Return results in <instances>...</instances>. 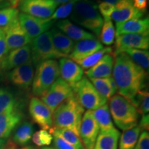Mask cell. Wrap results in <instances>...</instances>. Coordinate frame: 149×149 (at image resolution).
Returning <instances> with one entry per match:
<instances>
[{"label":"cell","instance_id":"obj_16","mask_svg":"<svg viewBox=\"0 0 149 149\" xmlns=\"http://www.w3.org/2000/svg\"><path fill=\"white\" fill-rule=\"evenodd\" d=\"M59 75L72 88L82 79L84 70L77 63L68 57H63L59 60Z\"/></svg>","mask_w":149,"mask_h":149},{"label":"cell","instance_id":"obj_36","mask_svg":"<svg viewBox=\"0 0 149 149\" xmlns=\"http://www.w3.org/2000/svg\"><path fill=\"white\" fill-rule=\"evenodd\" d=\"M77 0H70L66 3H64L59 7L58 8L56 9L53 14L50 17V19L55 21L56 19H64L66 18L67 17L70 15L71 14L72 8Z\"/></svg>","mask_w":149,"mask_h":149},{"label":"cell","instance_id":"obj_17","mask_svg":"<svg viewBox=\"0 0 149 149\" xmlns=\"http://www.w3.org/2000/svg\"><path fill=\"white\" fill-rule=\"evenodd\" d=\"M31 60V52L30 45L16 48L8 51L0 64L1 70H11Z\"/></svg>","mask_w":149,"mask_h":149},{"label":"cell","instance_id":"obj_44","mask_svg":"<svg viewBox=\"0 0 149 149\" xmlns=\"http://www.w3.org/2000/svg\"><path fill=\"white\" fill-rule=\"evenodd\" d=\"M141 128V130L144 129V130L148 131L149 128V115H141V118L139 122V124L138 125Z\"/></svg>","mask_w":149,"mask_h":149},{"label":"cell","instance_id":"obj_42","mask_svg":"<svg viewBox=\"0 0 149 149\" xmlns=\"http://www.w3.org/2000/svg\"><path fill=\"white\" fill-rule=\"evenodd\" d=\"M8 53V50L6 42L5 33L2 29H0V64Z\"/></svg>","mask_w":149,"mask_h":149},{"label":"cell","instance_id":"obj_49","mask_svg":"<svg viewBox=\"0 0 149 149\" xmlns=\"http://www.w3.org/2000/svg\"><path fill=\"white\" fill-rule=\"evenodd\" d=\"M6 139L0 138V149H3V147L5 146L6 144Z\"/></svg>","mask_w":149,"mask_h":149},{"label":"cell","instance_id":"obj_29","mask_svg":"<svg viewBox=\"0 0 149 149\" xmlns=\"http://www.w3.org/2000/svg\"><path fill=\"white\" fill-rule=\"evenodd\" d=\"M34 126L32 123L24 122L17 128L13 135V141L16 144L24 146L27 144L32 139Z\"/></svg>","mask_w":149,"mask_h":149},{"label":"cell","instance_id":"obj_38","mask_svg":"<svg viewBox=\"0 0 149 149\" xmlns=\"http://www.w3.org/2000/svg\"><path fill=\"white\" fill-rule=\"evenodd\" d=\"M32 139L35 144H36L37 146L42 147L51 144L53 141V135L47 130L42 129L33 134Z\"/></svg>","mask_w":149,"mask_h":149},{"label":"cell","instance_id":"obj_18","mask_svg":"<svg viewBox=\"0 0 149 149\" xmlns=\"http://www.w3.org/2000/svg\"><path fill=\"white\" fill-rule=\"evenodd\" d=\"M144 13L136 9L132 0H120L115 5V9L111 15V19L117 23H122L129 20L140 19Z\"/></svg>","mask_w":149,"mask_h":149},{"label":"cell","instance_id":"obj_41","mask_svg":"<svg viewBox=\"0 0 149 149\" xmlns=\"http://www.w3.org/2000/svg\"><path fill=\"white\" fill-rule=\"evenodd\" d=\"M133 149H149V133L144 130L139 136Z\"/></svg>","mask_w":149,"mask_h":149},{"label":"cell","instance_id":"obj_39","mask_svg":"<svg viewBox=\"0 0 149 149\" xmlns=\"http://www.w3.org/2000/svg\"><path fill=\"white\" fill-rule=\"evenodd\" d=\"M98 10L104 19H111V15L115 9V6L111 3L102 1L97 6Z\"/></svg>","mask_w":149,"mask_h":149},{"label":"cell","instance_id":"obj_46","mask_svg":"<svg viewBox=\"0 0 149 149\" xmlns=\"http://www.w3.org/2000/svg\"><path fill=\"white\" fill-rule=\"evenodd\" d=\"M11 6L8 0H0V9L8 8Z\"/></svg>","mask_w":149,"mask_h":149},{"label":"cell","instance_id":"obj_31","mask_svg":"<svg viewBox=\"0 0 149 149\" xmlns=\"http://www.w3.org/2000/svg\"><path fill=\"white\" fill-rule=\"evenodd\" d=\"M122 52L125 53L133 62L148 72L149 67V53L147 50L128 48Z\"/></svg>","mask_w":149,"mask_h":149},{"label":"cell","instance_id":"obj_32","mask_svg":"<svg viewBox=\"0 0 149 149\" xmlns=\"http://www.w3.org/2000/svg\"><path fill=\"white\" fill-rule=\"evenodd\" d=\"M51 134H56L62 137L67 142L72 144L77 149H86L82 141L75 133L68 128H61L53 126L51 130Z\"/></svg>","mask_w":149,"mask_h":149},{"label":"cell","instance_id":"obj_4","mask_svg":"<svg viewBox=\"0 0 149 149\" xmlns=\"http://www.w3.org/2000/svg\"><path fill=\"white\" fill-rule=\"evenodd\" d=\"M109 108L115 124L121 130L125 131L137 126L140 114L127 99L115 95L110 98Z\"/></svg>","mask_w":149,"mask_h":149},{"label":"cell","instance_id":"obj_13","mask_svg":"<svg viewBox=\"0 0 149 149\" xmlns=\"http://www.w3.org/2000/svg\"><path fill=\"white\" fill-rule=\"evenodd\" d=\"M29 113L33 121L44 130L53 127V113L40 98L34 97L29 103Z\"/></svg>","mask_w":149,"mask_h":149},{"label":"cell","instance_id":"obj_27","mask_svg":"<svg viewBox=\"0 0 149 149\" xmlns=\"http://www.w3.org/2000/svg\"><path fill=\"white\" fill-rule=\"evenodd\" d=\"M19 102L8 88H0V114L9 113L19 109Z\"/></svg>","mask_w":149,"mask_h":149},{"label":"cell","instance_id":"obj_21","mask_svg":"<svg viewBox=\"0 0 149 149\" xmlns=\"http://www.w3.org/2000/svg\"><path fill=\"white\" fill-rule=\"evenodd\" d=\"M114 55L107 53L93 67L86 71L87 77L93 79H100L111 77L114 65Z\"/></svg>","mask_w":149,"mask_h":149},{"label":"cell","instance_id":"obj_8","mask_svg":"<svg viewBox=\"0 0 149 149\" xmlns=\"http://www.w3.org/2000/svg\"><path fill=\"white\" fill-rule=\"evenodd\" d=\"M74 95L71 86L61 77H58L41 97V100L52 113L67 99Z\"/></svg>","mask_w":149,"mask_h":149},{"label":"cell","instance_id":"obj_3","mask_svg":"<svg viewBox=\"0 0 149 149\" xmlns=\"http://www.w3.org/2000/svg\"><path fill=\"white\" fill-rule=\"evenodd\" d=\"M70 19L74 23L100 36L104 19L98 10L97 5L91 0H77L74 3Z\"/></svg>","mask_w":149,"mask_h":149},{"label":"cell","instance_id":"obj_14","mask_svg":"<svg viewBox=\"0 0 149 149\" xmlns=\"http://www.w3.org/2000/svg\"><path fill=\"white\" fill-rule=\"evenodd\" d=\"M34 65L32 60L10 70L8 79L13 84L22 89L29 88L34 77Z\"/></svg>","mask_w":149,"mask_h":149},{"label":"cell","instance_id":"obj_11","mask_svg":"<svg viewBox=\"0 0 149 149\" xmlns=\"http://www.w3.org/2000/svg\"><path fill=\"white\" fill-rule=\"evenodd\" d=\"M100 133V128L92 111L84 113L79 127V137L86 149H93L97 137Z\"/></svg>","mask_w":149,"mask_h":149},{"label":"cell","instance_id":"obj_2","mask_svg":"<svg viewBox=\"0 0 149 149\" xmlns=\"http://www.w3.org/2000/svg\"><path fill=\"white\" fill-rule=\"evenodd\" d=\"M53 113L55 127L68 128L79 137V127L84 109L80 105L74 95L65 100Z\"/></svg>","mask_w":149,"mask_h":149},{"label":"cell","instance_id":"obj_12","mask_svg":"<svg viewBox=\"0 0 149 149\" xmlns=\"http://www.w3.org/2000/svg\"><path fill=\"white\" fill-rule=\"evenodd\" d=\"M2 29L5 33L8 51L29 45L32 41L20 25L18 17Z\"/></svg>","mask_w":149,"mask_h":149},{"label":"cell","instance_id":"obj_6","mask_svg":"<svg viewBox=\"0 0 149 149\" xmlns=\"http://www.w3.org/2000/svg\"><path fill=\"white\" fill-rule=\"evenodd\" d=\"M72 91L77 102L84 109L95 111L107 104V100L97 92L86 76L76 84Z\"/></svg>","mask_w":149,"mask_h":149},{"label":"cell","instance_id":"obj_7","mask_svg":"<svg viewBox=\"0 0 149 149\" xmlns=\"http://www.w3.org/2000/svg\"><path fill=\"white\" fill-rule=\"evenodd\" d=\"M30 47L31 60L35 67L44 61L65 57L55 49L50 31H46L33 39Z\"/></svg>","mask_w":149,"mask_h":149},{"label":"cell","instance_id":"obj_28","mask_svg":"<svg viewBox=\"0 0 149 149\" xmlns=\"http://www.w3.org/2000/svg\"><path fill=\"white\" fill-rule=\"evenodd\" d=\"M92 111L93 116L100 128V132L105 133L115 128L107 104Z\"/></svg>","mask_w":149,"mask_h":149},{"label":"cell","instance_id":"obj_48","mask_svg":"<svg viewBox=\"0 0 149 149\" xmlns=\"http://www.w3.org/2000/svg\"><path fill=\"white\" fill-rule=\"evenodd\" d=\"M53 1L56 3V4L59 5V4H64V3L68 2V1H70V0H53Z\"/></svg>","mask_w":149,"mask_h":149},{"label":"cell","instance_id":"obj_20","mask_svg":"<svg viewBox=\"0 0 149 149\" xmlns=\"http://www.w3.org/2000/svg\"><path fill=\"white\" fill-rule=\"evenodd\" d=\"M149 33L148 17L136 19L116 24L115 36L123 34H144Z\"/></svg>","mask_w":149,"mask_h":149},{"label":"cell","instance_id":"obj_25","mask_svg":"<svg viewBox=\"0 0 149 149\" xmlns=\"http://www.w3.org/2000/svg\"><path fill=\"white\" fill-rule=\"evenodd\" d=\"M120 133L116 128L105 133L100 132L93 149H117Z\"/></svg>","mask_w":149,"mask_h":149},{"label":"cell","instance_id":"obj_26","mask_svg":"<svg viewBox=\"0 0 149 149\" xmlns=\"http://www.w3.org/2000/svg\"><path fill=\"white\" fill-rule=\"evenodd\" d=\"M90 81L94 87L101 95L106 100H109L117 92V88L113 77L93 79L91 78Z\"/></svg>","mask_w":149,"mask_h":149},{"label":"cell","instance_id":"obj_19","mask_svg":"<svg viewBox=\"0 0 149 149\" xmlns=\"http://www.w3.org/2000/svg\"><path fill=\"white\" fill-rule=\"evenodd\" d=\"M103 48L102 43L97 39L79 41L74 44L73 50L68 57L74 62H77Z\"/></svg>","mask_w":149,"mask_h":149},{"label":"cell","instance_id":"obj_9","mask_svg":"<svg viewBox=\"0 0 149 149\" xmlns=\"http://www.w3.org/2000/svg\"><path fill=\"white\" fill-rule=\"evenodd\" d=\"M18 6L23 13L42 19L49 18L57 6L53 0H21Z\"/></svg>","mask_w":149,"mask_h":149},{"label":"cell","instance_id":"obj_15","mask_svg":"<svg viewBox=\"0 0 149 149\" xmlns=\"http://www.w3.org/2000/svg\"><path fill=\"white\" fill-rule=\"evenodd\" d=\"M115 37L116 40L115 53H120L128 48L148 51L149 48L148 35L123 34Z\"/></svg>","mask_w":149,"mask_h":149},{"label":"cell","instance_id":"obj_24","mask_svg":"<svg viewBox=\"0 0 149 149\" xmlns=\"http://www.w3.org/2000/svg\"><path fill=\"white\" fill-rule=\"evenodd\" d=\"M50 32L55 49L65 57H68L72 53L75 43L57 28H53Z\"/></svg>","mask_w":149,"mask_h":149},{"label":"cell","instance_id":"obj_52","mask_svg":"<svg viewBox=\"0 0 149 149\" xmlns=\"http://www.w3.org/2000/svg\"><path fill=\"white\" fill-rule=\"evenodd\" d=\"M42 149H55V148H51V147H43V148H42Z\"/></svg>","mask_w":149,"mask_h":149},{"label":"cell","instance_id":"obj_1","mask_svg":"<svg viewBox=\"0 0 149 149\" xmlns=\"http://www.w3.org/2000/svg\"><path fill=\"white\" fill-rule=\"evenodd\" d=\"M113 78L119 95L132 104L136 95L146 86L148 72L131 60L125 53L114 54Z\"/></svg>","mask_w":149,"mask_h":149},{"label":"cell","instance_id":"obj_5","mask_svg":"<svg viewBox=\"0 0 149 149\" xmlns=\"http://www.w3.org/2000/svg\"><path fill=\"white\" fill-rule=\"evenodd\" d=\"M35 68L32 92L34 95L40 97L59 77V64L55 59H49L41 62Z\"/></svg>","mask_w":149,"mask_h":149},{"label":"cell","instance_id":"obj_23","mask_svg":"<svg viewBox=\"0 0 149 149\" xmlns=\"http://www.w3.org/2000/svg\"><path fill=\"white\" fill-rule=\"evenodd\" d=\"M23 119V113L20 109L0 114V138L8 137L16 126Z\"/></svg>","mask_w":149,"mask_h":149},{"label":"cell","instance_id":"obj_35","mask_svg":"<svg viewBox=\"0 0 149 149\" xmlns=\"http://www.w3.org/2000/svg\"><path fill=\"white\" fill-rule=\"evenodd\" d=\"M132 104L138 110L141 115H148L149 112V93L146 89L139 91Z\"/></svg>","mask_w":149,"mask_h":149},{"label":"cell","instance_id":"obj_37","mask_svg":"<svg viewBox=\"0 0 149 149\" xmlns=\"http://www.w3.org/2000/svg\"><path fill=\"white\" fill-rule=\"evenodd\" d=\"M18 15L19 10L13 7L0 9V29L7 26L14 19L17 17Z\"/></svg>","mask_w":149,"mask_h":149},{"label":"cell","instance_id":"obj_50","mask_svg":"<svg viewBox=\"0 0 149 149\" xmlns=\"http://www.w3.org/2000/svg\"><path fill=\"white\" fill-rule=\"evenodd\" d=\"M119 1H120V0H104V1H105V2L111 3V4H113L114 6L116 4V3L118 2Z\"/></svg>","mask_w":149,"mask_h":149},{"label":"cell","instance_id":"obj_40","mask_svg":"<svg viewBox=\"0 0 149 149\" xmlns=\"http://www.w3.org/2000/svg\"><path fill=\"white\" fill-rule=\"evenodd\" d=\"M54 146L57 149H77L72 144L67 142L62 137L56 134H53Z\"/></svg>","mask_w":149,"mask_h":149},{"label":"cell","instance_id":"obj_34","mask_svg":"<svg viewBox=\"0 0 149 149\" xmlns=\"http://www.w3.org/2000/svg\"><path fill=\"white\" fill-rule=\"evenodd\" d=\"M113 51L111 47L103 48L100 51H98L95 53H93L92 55H89L88 57L77 61V64L81 67L83 69L88 70L89 68L95 66L99 61L104 57L106 54L111 53Z\"/></svg>","mask_w":149,"mask_h":149},{"label":"cell","instance_id":"obj_22","mask_svg":"<svg viewBox=\"0 0 149 149\" xmlns=\"http://www.w3.org/2000/svg\"><path fill=\"white\" fill-rule=\"evenodd\" d=\"M56 28L74 42L96 39L95 36L92 33L87 32L84 29L77 26L68 19H61L56 24Z\"/></svg>","mask_w":149,"mask_h":149},{"label":"cell","instance_id":"obj_43","mask_svg":"<svg viewBox=\"0 0 149 149\" xmlns=\"http://www.w3.org/2000/svg\"><path fill=\"white\" fill-rule=\"evenodd\" d=\"M134 7L144 13L148 7V0H132Z\"/></svg>","mask_w":149,"mask_h":149},{"label":"cell","instance_id":"obj_45","mask_svg":"<svg viewBox=\"0 0 149 149\" xmlns=\"http://www.w3.org/2000/svg\"><path fill=\"white\" fill-rule=\"evenodd\" d=\"M17 148V144L14 141H12L11 140H9L8 142H6L5 146L3 147V149H16Z\"/></svg>","mask_w":149,"mask_h":149},{"label":"cell","instance_id":"obj_47","mask_svg":"<svg viewBox=\"0 0 149 149\" xmlns=\"http://www.w3.org/2000/svg\"><path fill=\"white\" fill-rule=\"evenodd\" d=\"M10 3L11 7H13V8H16L17 6L19 5V3L21 0H8Z\"/></svg>","mask_w":149,"mask_h":149},{"label":"cell","instance_id":"obj_10","mask_svg":"<svg viewBox=\"0 0 149 149\" xmlns=\"http://www.w3.org/2000/svg\"><path fill=\"white\" fill-rule=\"evenodd\" d=\"M18 19L22 29L31 40L48 31L54 23V21L49 18H39L23 13H19Z\"/></svg>","mask_w":149,"mask_h":149},{"label":"cell","instance_id":"obj_30","mask_svg":"<svg viewBox=\"0 0 149 149\" xmlns=\"http://www.w3.org/2000/svg\"><path fill=\"white\" fill-rule=\"evenodd\" d=\"M141 131V129L139 126L125 130L120 137L119 149H133L135 148Z\"/></svg>","mask_w":149,"mask_h":149},{"label":"cell","instance_id":"obj_51","mask_svg":"<svg viewBox=\"0 0 149 149\" xmlns=\"http://www.w3.org/2000/svg\"><path fill=\"white\" fill-rule=\"evenodd\" d=\"M19 149H37V148H35V147H33V146H25V147H23V148H19Z\"/></svg>","mask_w":149,"mask_h":149},{"label":"cell","instance_id":"obj_33","mask_svg":"<svg viewBox=\"0 0 149 149\" xmlns=\"http://www.w3.org/2000/svg\"><path fill=\"white\" fill-rule=\"evenodd\" d=\"M104 22L100 31V40L106 46H111L115 42V30L111 19H103Z\"/></svg>","mask_w":149,"mask_h":149}]
</instances>
